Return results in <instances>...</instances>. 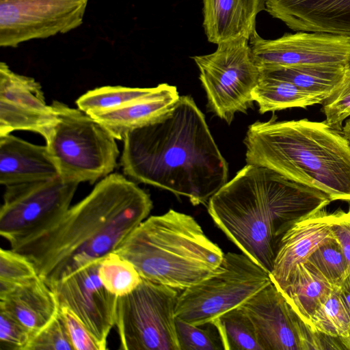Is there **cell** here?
Listing matches in <instances>:
<instances>
[{
	"instance_id": "cell-1",
	"label": "cell",
	"mask_w": 350,
	"mask_h": 350,
	"mask_svg": "<svg viewBox=\"0 0 350 350\" xmlns=\"http://www.w3.org/2000/svg\"><path fill=\"white\" fill-rule=\"evenodd\" d=\"M152 206L144 190L111 173L64 213L9 243L33 262L49 286L114 252Z\"/></svg>"
},
{
	"instance_id": "cell-2",
	"label": "cell",
	"mask_w": 350,
	"mask_h": 350,
	"mask_svg": "<svg viewBox=\"0 0 350 350\" xmlns=\"http://www.w3.org/2000/svg\"><path fill=\"white\" fill-rule=\"evenodd\" d=\"M123 142L124 174L185 196L194 206L208 202L228 182V163L190 96H180L164 115L129 131Z\"/></svg>"
},
{
	"instance_id": "cell-3",
	"label": "cell",
	"mask_w": 350,
	"mask_h": 350,
	"mask_svg": "<svg viewBox=\"0 0 350 350\" xmlns=\"http://www.w3.org/2000/svg\"><path fill=\"white\" fill-rule=\"evenodd\" d=\"M331 202L319 189L247 164L209 199L208 212L243 254L271 273L286 230Z\"/></svg>"
},
{
	"instance_id": "cell-4",
	"label": "cell",
	"mask_w": 350,
	"mask_h": 350,
	"mask_svg": "<svg viewBox=\"0 0 350 350\" xmlns=\"http://www.w3.org/2000/svg\"><path fill=\"white\" fill-rule=\"evenodd\" d=\"M243 142L247 164L319 189L332 201L350 202V142L325 121L273 116L250 124Z\"/></svg>"
},
{
	"instance_id": "cell-5",
	"label": "cell",
	"mask_w": 350,
	"mask_h": 350,
	"mask_svg": "<svg viewBox=\"0 0 350 350\" xmlns=\"http://www.w3.org/2000/svg\"><path fill=\"white\" fill-rule=\"evenodd\" d=\"M114 252L142 278L177 290L213 274L224 256L193 217L173 209L146 218Z\"/></svg>"
},
{
	"instance_id": "cell-6",
	"label": "cell",
	"mask_w": 350,
	"mask_h": 350,
	"mask_svg": "<svg viewBox=\"0 0 350 350\" xmlns=\"http://www.w3.org/2000/svg\"><path fill=\"white\" fill-rule=\"evenodd\" d=\"M57 120L46 146L64 180L94 183L110 174L120 152L113 135L99 122L78 109L54 100Z\"/></svg>"
},
{
	"instance_id": "cell-7",
	"label": "cell",
	"mask_w": 350,
	"mask_h": 350,
	"mask_svg": "<svg viewBox=\"0 0 350 350\" xmlns=\"http://www.w3.org/2000/svg\"><path fill=\"white\" fill-rule=\"evenodd\" d=\"M270 273L244 254H224L213 274L179 294L175 316L195 325L241 306L271 283Z\"/></svg>"
},
{
	"instance_id": "cell-8",
	"label": "cell",
	"mask_w": 350,
	"mask_h": 350,
	"mask_svg": "<svg viewBox=\"0 0 350 350\" xmlns=\"http://www.w3.org/2000/svg\"><path fill=\"white\" fill-rule=\"evenodd\" d=\"M177 289L143 279L118 297L115 325L123 350H180L176 330Z\"/></svg>"
},
{
	"instance_id": "cell-9",
	"label": "cell",
	"mask_w": 350,
	"mask_h": 350,
	"mask_svg": "<svg viewBox=\"0 0 350 350\" xmlns=\"http://www.w3.org/2000/svg\"><path fill=\"white\" fill-rule=\"evenodd\" d=\"M200 71L208 108L230 124L237 112L254 104L252 92L260 78L249 40L240 38L217 44L212 53L191 57Z\"/></svg>"
},
{
	"instance_id": "cell-10",
	"label": "cell",
	"mask_w": 350,
	"mask_h": 350,
	"mask_svg": "<svg viewBox=\"0 0 350 350\" xmlns=\"http://www.w3.org/2000/svg\"><path fill=\"white\" fill-rule=\"evenodd\" d=\"M88 0H0V46L66 33L83 24Z\"/></svg>"
},
{
	"instance_id": "cell-11",
	"label": "cell",
	"mask_w": 350,
	"mask_h": 350,
	"mask_svg": "<svg viewBox=\"0 0 350 350\" xmlns=\"http://www.w3.org/2000/svg\"><path fill=\"white\" fill-rule=\"evenodd\" d=\"M79 183L53 179L5 187L0 234L8 243L64 213Z\"/></svg>"
},
{
	"instance_id": "cell-12",
	"label": "cell",
	"mask_w": 350,
	"mask_h": 350,
	"mask_svg": "<svg viewBox=\"0 0 350 350\" xmlns=\"http://www.w3.org/2000/svg\"><path fill=\"white\" fill-rule=\"evenodd\" d=\"M241 307L252 321L262 350L327 349V336L312 331L273 282Z\"/></svg>"
},
{
	"instance_id": "cell-13",
	"label": "cell",
	"mask_w": 350,
	"mask_h": 350,
	"mask_svg": "<svg viewBox=\"0 0 350 350\" xmlns=\"http://www.w3.org/2000/svg\"><path fill=\"white\" fill-rule=\"evenodd\" d=\"M259 68L269 66H342L350 61V39L328 33H286L273 40L257 31L249 40Z\"/></svg>"
},
{
	"instance_id": "cell-14",
	"label": "cell",
	"mask_w": 350,
	"mask_h": 350,
	"mask_svg": "<svg viewBox=\"0 0 350 350\" xmlns=\"http://www.w3.org/2000/svg\"><path fill=\"white\" fill-rule=\"evenodd\" d=\"M101 260L94 261L49 287L59 308H70L84 324L101 350L107 349V338L115 325L118 297L103 284L98 276Z\"/></svg>"
},
{
	"instance_id": "cell-15",
	"label": "cell",
	"mask_w": 350,
	"mask_h": 350,
	"mask_svg": "<svg viewBox=\"0 0 350 350\" xmlns=\"http://www.w3.org/2000/svg\"><path fill=\"white\" fill-rule=\"evenodd\" d=\"M265 5L269 15L293 31L350 39V0H265Z\"/></svg>"
},
{
	"instance_id": "cell-16",
	"label": "cell",
	"mask_w": 350,
	"mask_h": 350,
	"mask_svg": "<svg viewBox=\"0 0 350 350\" xmlns=\"http://www.w3.org/2000/svg\"><path fill=\"white\" fill-rule=\"evenodd\" d=\"M333 213L325 208L295 221L280 241L270 273L271 282L281 288L296 266L307 260L321 245L334 239L332 232Z\"/></svg>"
},
{
	"instance_id": "cell-17",
	"label": "cell",
	"mask_w": 350,
	"mask_h": 350,
	"mask_svg": "<svg viewBox=\"0 0 350 350\" xmlns=\"http://www.w3.org/2000/svg\"><path fill=\"white\" fill-rule=\"evenodd\" d=\"M59 308L55 293L39 276L15 284L0 282V310L34 335L52 321Z\"/></svg>"
},
{
	"instance_id": "cell-18",
	"label": "cell",
	"mask_w": 350,
	"mask_h": 350,
	"mask_svg": "<svg viewBox=\"0 0 350 350\" xmlns=\"http://www.w3.org/2000/svg\"><path fill=\"white\" fill-rule=\"evenodd\" d=\"M59 176L46 146L11 134L0 136V183L5 187Z\"/></svg>"
},
{
	"instance_id": "cell-19",
	"label": "cell",
	"mask_w": 350,
	"mask_h": 350,
	"mask_svg": "<svg viewBox=\"0 0 350 350\" xmlns=\"http://www.w3.org/2000/svg\"><path fill=\"white\" fill-rule=\"evenodd\" d=\"M202 27L213 44L244 38L256 32V16L266 10L265 0H202Z\"/></svg>"
},
{
	"instance_id": "cell-20",
	"label": "cell",
	"mask_w": 350,
	"mask_h": 350,
	"mask_svg": "<svg viewBox=\"0 0 350 350\" xmlns=\"http://www.w3.org/2000/svg\"><path fill=\"white\" fill-rule=\"evenodd\" d=\"M180 98L176 86L162 83L159 92L122 107L90 115L118 140L131 131L148 125L164 115Z\"/></svg>"
},
{
	"instance_id": "cell-21",
	"label": "cell",
	"mask_w": 350,
	"mask_h": 350,
	"mask_svg": "<svg viewBox=\"0 0 350 350\" xmlns=\"http://www.w3.org/2000/svg\"><path fill=\"white\" fill-rule=\"evenodd\" d=\"M336 289L310 264H298L286 284L279 290L300 317L311 329L315 310Z\"/></svg>"
},
{
	"instance_id": "cell-22",
	"label": "cell",
	"mask_w": 350,
	"mask_h": 350,
	"mask_svg": "<svg viewBox=\"0 0 350 350\" xmlns=\"http://www.w3.org/2000/svg\"><path fill=\"white\" fill-rule=\"evenodd\" d=\"M342 66H269L259 68L260 75L288 81L322 103L339 87L345 74ZM322 104V103H321Z\"/></svg>"
},
{
	"instance_id": "cell-23",
	"label": "cell",
	"mask_w": 350,
	"mask_h": 350,
	"mask_svg": "<svg viewBox=\"0 0 350 350\" xmlns=\"http://www.w3.org/2000/svg\"><path fill=\"white\" fill-rule=\"evenodd\" d=\"M252 96L261 114L289 108H306L322 103L319 98L288 81L261 75Z\"/></svg>"
},
{
	"instance_id": "cell-24",
	"label": "cell",
	"mask_w": 350,
	"mask_h": 350,
	"mask_svg": "<svg viewBox=\"0 0 350 350\" xmlns=\"http://www.w3.org/2000/svg\"><path fill=\"white\" fill-rule=\"evenodd\" d=\"M162 83L155 88L103 86L88 91L77 100L78 108L88 115L116 109L157 94Z\"/></svg>"
},
{
	"instance_id": "cell-25",
	"label": "cell",
	"mask_w": 350,
	"mask_h": 350,
	"mask_svg": "<svg viewBox=\"0 0 350 350\" xmlns=\"http://www.w3.org/2000/svg\"><path fill=\"white\" fill-rule=\"evenodd\" d=\"M0 100L19 107L43 112H52L46 103L40 84L33 77L12 71L3 62L0 63Z\"/></svg>"
},
{
	"instance_id": "cell-26",
	"label": "cell",
	"mask_w": 350,
	"mask_h": 350,
	"mask_svg": "<svg viewBox=\"0 0 350 350\" xmlns=\"http://www.w3.org/2000/svg\"><path fill=\"white\" fill-rule=\"evenodd\" d=\"M211 322L219 332L224 350H262L254 323L241 306Z\"/></svg>"
},
{
	"instance_id": "cell-27",
	"label": "cell",
	"mask_w": 350,
	"mask_h": 350,
	"mask_svg": "<svg viewBox=\"0 0 350 350\" xmlns=\"http://www.w3.org/2000/svg\"><path fill=\"white\" fill-rule=\"evenodd\" d=\"M57 120L55 109L43 112L0 100V136L14 131H29L40 134L46 140Z\"/></svg>"
},
{
	"instance_id": "cell-28",
	"label": "cell",
	"mask_w": 350,
	"mask_h": 350,
	"mask_svg": "<svg viewBox=\"0 0 350 350\" xmlns=\"http://www.w3.org/2000/svg\"><path fill=\"white\" fill-rule=\"evenodd\" d=\"M310 323L312 331L328 336L340 338L346 334L350 327V311L336 289L315 310Z\"/></svg>"
},
{
	"instance_id": "cell-29",
	"label": "cell",
	"mask_w": 350,
	"mask_h": 350,
	"mask_svg": "<svg viewBox=\"0 0 350 350\" xmlns=\"http://www.w3.org/2000/svg\"><path fill=\"white\" fill-rule=\"evenodd\" d=\"M98 276L104 286L117 297L130 293L142 280L134 265L116 252L102 259Z\"/></svg>"
},
{
	"instance_id": "cell-30",
	"label": "cell",
	"mask_w": 350,
	"mask_h": 350,
	"mask_svg": "<svg viewBox=\"0 0 350 350\" xmlns=\"http://www.w3.org/2000/svg\"><path fill=\"white\" fill-rule=\"evenodd\" d=\"M336 289L347 275V265L342 249L334 238L318 247L307 259Z\"/></svg>"
},
{
	"instance_id": "cell-31",
	"label": "cell",
	"mask_w": 350,
	"mask_h": 350,
	"mask_svg": "<svg viewBox=\"0 0 350 350\" xmlns=\"http://www.w3.org/2000/svg\"><path fill=\"white\" fill-rule=\"evenodd\" d=\"M180 350H221L223 344L215 325L209 322L195 325L176 317Z\"/></svg>"
},
{
	"instance_id": "cell-32",
	"label": "cell",
	"mask_w": 350,
	"mask_h": 350,
	"mask_svg": "<svg viewBox=\"0 0 350 350\" xmlns=\"http://www.w3.org/2000/svg\"><path fill=\"white\" fill-rule=\"evenodd\" d=\"M322 105L324 121L332 128L342 131L343 122L350 117V61L339 87Z\"/></svg>"
},
{
	"instance_id": "cell-33",
	"label": "cell",
	"mask_w": 350,
	"mask_h": 350,
	"mask_svg": "<svg viewBox=\"0 0 350 350\" xmlns=\"http://www.w3.org/2000/svg\"><path fill=\"white\" fill-rule=\"evenodd\" d=\"M38 276L33 262L12 249L0 250V282L15 284Z\"/></svg>"
},
{
	"instance_id": "cell-34",
	"label": "cell",
	"mask_w": 350,
	"mask_h": 350,
	"mask_svg": "<svg viewBox=\"0 0 350 350\" xmlns=\"http://www.w3.org/2000/svg\"><path fill=\"white\" fill-rule=\"evenodd\" d=\"M27 350H74L59 311L51 322L33 336Z\"/></svg>"
},
{
	"instance_id": "cell-35",
	"label": "cell",
	"mask_w": 350,
	"mask_h": 350,
	"mask_svg": "<svg viewBox=\"0 0 350 350\" xmlns=\"http://www.w3.org/2000/svg\"><path fill=\"white\" fill-rule=\"evenodd\" d=\"M34 334L7 312L0 310V349L27 350Z\"/></svg>"
},
{
	"instance_id": "cell-36",
	"label": "cell",
	"mask_w": 350,
	"mask_h": 350,
	"mask_svg": "<svg viewBox=\"0 0 350 350\" xmlns=\"http://www.w3.org/2000/svg\"><path fill=\"white\" fill-rule=\"evenodd\" d=\"M74 350H101L99 345L84 324L68 308L59 307Z\"/></svg>"
},
{
	"instance_id": "cell-37",
	"label": "cell",
	"mask_w": 350,
	"mask_h": 350,
	"mask_svg": "<svg viewBox=\"0 0 350 350\" xmlns=\"http://www.w3.org/2000/svg\"><path fill=\"white\" fill-rule=\"evenodd\" d=\"M332 232L345 256L348 274L350 273V208L338 209L333 213Z\"/></svg>"
},
{
	"instance_id": "cell-38",
	"label": "cell",
	"mask_w": 350,
	"mask_h": 350,
	"mask_svg": "<svg viewBox=\"0 0 350 350\" xmlns=\"http://www.w3.org/2000/svg\"><path fill=\"white\" fill-rule=\"evenodd\" d=\"M336 290L342 297L350 311V273H349Z\"/></svg>"
},
{
	"instance_id": "cell-39",
	"label": "cell",
	"mask_w": 350,
	"mask_h": 350,
	"mask_svg": "<svg viewBox=\"0 0 350 350\" xmlns=\"http://www.w3.org/2000/svg\"><path fill=\"white\" fill-rule=\"evenodd\" d=\"M339 340L344 347V349L350 350V327H349L346 334L339 338Z\"/></svg>"
},
{
	"instance_id": "cell-40",
	"label": "cell",
	"mask_w": 350,
	"mask_h": 350,
	"mask_svg": "<svg viewBox=\"0 0 350 350\" xmlns=\"http://www.w3.org/2000/svg\"><path fill=\"white\" fill-rule=\"evenodd\" d=\"M342 132L350 142V118L345 120V124L342 126Z\"/></svg>"
}]
</instances>
